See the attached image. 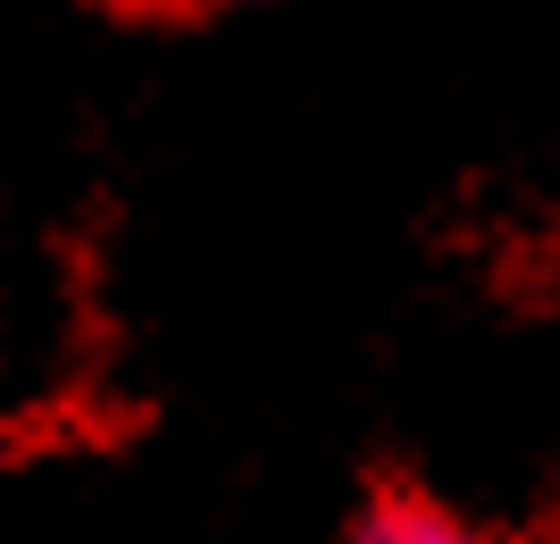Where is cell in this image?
I'll use <instances>...</instances> for the list:
<instances>
[{"label":"cell","instance_id":"obj_1","mask_svg":"<svg viewBox=\"0 0 560 544\" xmlns=\"http://www.w3.org/2000/svg\"><path fill=\"white\" fill-rule=\"evenodd\" d=\"M360 536H460V528L435 511V502H419V495H376L369 502V520H360Z\"/></svg>","mask_w":560,"mask_h":544},{"label":"cell","instance_id":"obj_2","mask_svg":"<svg viewBox=\"0 0 560 544\" xmlns=\"http://www.w3.org/2000/svg\"><path fill=\"white\" fill-rule=\"evenodd\" d=\"M201 9H252V0H201Z\"/></svg>","mask_w":560,"mask_h":544}]
</instances>
